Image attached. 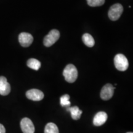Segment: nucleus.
Segmentation results:
<instances>
[{"label": "nucleus", "mask_w": 133, "mask_h": 133, "mask_svg": "<svg viewBox=\"0 0 133 133\" xmlns=\"http://www.w3.org/2000/svg\"><path fill=\"white\" fill-rule=\"evenodd\" d=\"M63 75L68 83H74L78 77V70L76 66L73 64L67 65L63 71Z\"/></svg>", "instance_id": "nucleus-1"}, {"label": "nucleus", "mask_w": 133, "mask_h": 133, "mask_svg": "<svg viewBox=\"0 0 133 133\" xmlns=\"http://www.w3.org/2000/svg\"><path fill=\"white\" fill-rule=\"evenodd\" d=\"M114 64L116 69L121 71L126 70L129 66V62L127 58L122 54L116 55L114 58Z\"/></svg>", "instance_id": "nucleus-2"}, {"label": "nucleus", "mask_w": 133, "mask_h": 133, "mask_svg": "<svg viewBox=\"0 0 133 133\" xmlns=\"http://www.w3.org/2000/svg\"><path fill=\"white\" fill-rule=\"evenodd\" d=\"M123 11L122 5L117 3L111 6L109 11V17L113 21H117L120 17Z\"/></svg>", "instance_id": "nucleus-3"}, {"label": "nucleus", "mask_w": 133, "mask_h": 133, "mask_svg": "<svg viewBox=\"0 0 133 133\" xmlns=\"http://www.w3.org/2000/svg\"><path fill=\"white\" fill-rule=\"evenodd\" d=\"M60 37V33L57 30H52L44 38L43 43L46 47H50L57 41Z\"/></svg>", "instance_id": "nucleus-4"}, {"label": "nucleus", "mask_w": 133, "mask_h": 133, "mask_svg": "<svg viewBox=\"0 0 133 133\" xmlns=\"http://www.w3.org/2000/svg\"><path fill=\"white\" fill-rule=\"evenodd\" d=\"M115 87L111 84H106L103 86L101 91V97L104 101L110 99L114 96Z\"/></svg>", "instance_id": "nucleus-5"}, {"label": "nucleus", "mask_w": 133, "mask_h": 133, "mask_svg": "<svg viewBox=\"0 0 133 133\" xmlns=\"http://www.w3.org/2000/svg\"><path fill=\"white\" fill-rule=\"evenodd\" d=\"M21 128L24 133H34L35 126L29 118H24L21 121Z\"/></svg>", "instance_id": "nucleus-6"}, {"label": "nucleus", "mask_w": 133, "mask_h": 133, "mask_svg": "<svg viewBox=\"0 0 133 133\" xmlns=\"http://www.w3.org/2000/svg\"><path fill=\"white\" fill-rule=\"evenodd\" d=\"M26 96L30 100H32L34 101H39L44 98V94L42 91L39 89H31L26 92Z\"/></svg>", "instance_id": "nucleus-7"}, {"label": "nucleus", "mask_w": 133, "mask_h": 133, "mask_svg": "<svg viewBox=\"0 0 133 133\" xmlns=\"http://www.w3.org/2000/svg\"><path fill=\"white\" fill-rule=\"evenodd\" d=\"M33 37L29 33H21L19 36V41L21 45L23 47L26 48L31 45L33 43Z\"/></svg>", "instance_id": "nucleus-8"}, {"label": "nucleus", "mask_w": 133, "mask_h": 133, "mask_svg": "<svg viewBox=\"0 0 133 133\" xmlns=\"http://www.w3.org/2000/svg\"><path fill=\"white\" fill-rule=\"evenodd\" d=\"M11 92V86L4 76H0V94L7 96Z\"/></svg>", "instance_id": "nucleus-9"}, {"label": "nucleus", "mask_w": 133, "mask_h": 133, "mask_svg": "<svg viewBox=\"0 0 133 133\" xmlns=\"http://www.w3.org/2000/svg\"><path fill=\"white\" fill-rule=\"evenodd\" d=\"M107 120V115L104 112H99L96 114L93 119V124L96 126L104 124Z\"/></svg>", "instance_id": "nucleus-10"}, {"label": "nucleus", "mask_w": 133, "mask_h": 133, "mask_svg": "<svg viewBox=\"0 0 133 133\" xmlns=\"http://www.w3.org/2000/svg\"><path fill=\"white\" fill-rule=\"evenodd\" d=\"M66 110L70 112L71 117L75 120H78L80 118L81 114H82V110H80L79 107L77 106L66 108Z\"/></svg>", "instance_id": "nucleus-11"}, {"label": "nucleus", "mask_w": 133, "mask_h": 133, "mask_svg": "<svg viewBox=\"0 0 133 133\" xmlns=\"http://www.w3.org/2000/svg\"><path fill=\"white\" fill-rule=\"evenodd\" d=\"M82 40L84 43V44L88 47L92 48L94 46L95 44V41H94V38L89 33H84L83 35Z\"/></svg>", "instance_id": "nucleus-12"}, {"label": "nucleus", "mask_w": 133, "mask_h": 133, "mask_svg": "<svg viewBox=\"0 0 133 133\" xmlns=\"http://www.w3.org/2000/svg\"><path fill=\"white\" fill-rule=\"evenodd\" d=\"M26 65L29 68L35 70H38L39 68L41 67V62L39 61H38L37 59H33V58L30 59L27 61Z\"/></svg>", "instance_id": "nucleus-13"}, {"label": "nucleus", "mask_w": 133, "mask_h": 133, "mask_svg": "<svg viewBox=\"0 0 133 133\" xmlns=\"http://www.w3.org/2000/svg\"><path fill=\"white\" fill-rule=\"evenodd\" d=\"M44 133H59V129L56 124L49 123L45 126Z\"/></svg>", "instance_id": "nucleus-14"}, {"label": "nucleus", "mask_w": 133, "mask_h": 133, "mask_svg": "<svg viewBox=\"0 0 133 133\" xmlns=\"http://www.w3.org/2000/svg\"><path fill=\"white\" fill-rule=\"evenodd\" d=\"M71 103L70 101V96L65 94L61 97V105L64 107H67L70 105Z\"/></svg>", "instance_id": "nucleus-15"}, {"label": "nucleus", "mask_w": 133, "mask_h": 133, "mask_svg": "<svg viewBox=\"0 0 133 133\" xmlns=\"http://www.w3.org/2000/svg\"><path fill=\"white\" fill-rule=\"evenodd\" d=\"M88 4L91 7H97L102 6L104 4L105 0H87Z\"/></svg>", "instance_id": "nucleus-16"}, {"label": "nucleus", "mask_w": 133, "mask_h": 133, "mask_svg": "<svg viewBox=\"0 0 133 133\" xmlns=\"http://www.w3.org/2000/svg\"><path fill=\"white\" fill-rule=\"evenodd\" d=\"M0 133H6V129L3 124H0Z\"/></svg>", "instance_id": "nucleus-17"}, {"label": "nucleus", "mask_w": 133, "mask_h": 133, "mask_svg": "<svg viewBox=\"0 0 133 133\" xmlns=\"http://www.w3.org/2000/svg\"><path fill=\"white\" fill-rule=\"evenodd\" d=\"M127 133H132V132H127Z\"/></svg>", "instance_id": "nucleus-18"}]
</instances>
